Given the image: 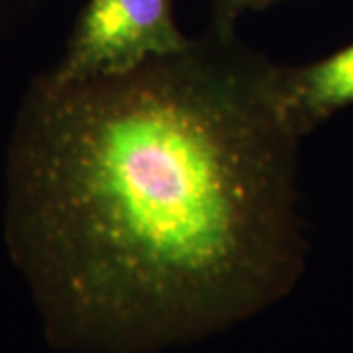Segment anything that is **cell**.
<instances>
[{"label": "cell", "instance_id": "1", "mask_svg": "<svg viewBox=\"0 0 353 353\" xmlns=\"http://www.w3.org/2000/svg\"><path fill=\"white\" fill-rule=\"evenodd\" d=\"M271 67L208 28L124 73L34 83L10 150L8 243L57 345L159 352L292 290L301 138Z\"/></svg>", "mask_w": 353, "mask_h": 353}, {"label": "cell", "instance_id": "2", "mask_svg": "<svg viewBox=\"0 0 353 353\" xmlns=\"http://www.w3.org/2000/svg\"><path fill=\"white\" fill-rule=\"evenodd\" d=\"M189 43L175 22L173 0H88L77 16L61 63L50 75L77 81L124 73Z\"/></svg>", "mask_w": 353, "mask_h": 353}, {"label": "cell", "instance_id": "3", "mask_svg": "<svg viewBox=\"0 0 353 353\" xmlns=\"http://www.w3.org/2000/svg\"><path fill=\"white\" fill-rule=\"evenodd\" d=\"M271 94L277 112L303 138L353 104V43L308 65H273Z\"/></svg>", "mask_w": 353, "mask_h": 353}, {"label": "cell", "instance_id": "4", "mask_svg": "<svg viewBox=\"0 0 353 353\" xmlns=\"http://www.w3.org/2000/svg\"><path fill=\"white\" fill-rule=\"evenodd\" d=\"M279 0H212V28L222 38H234L236 22L248 10H263Z\"/></svg>", "mask_w": 353, "mask_h": 353}]
</instances>
